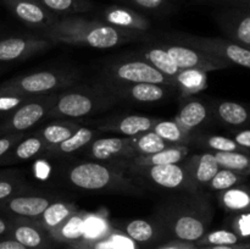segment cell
<instances>
[{"mask_svg": "<svg viewBox=\"0 0 250 249\" xmlns=\"http://www.w3.org/2000/svg\"><path fill=\"white\" fill-rule=\"evenodd\" d=\"M141 36V33L120 29L104 21L75 15L59 17L49 28L44 29L42 37L55 44L110 49L137 41Z\"/></svg>", "mask_w": 250, "mask_h": 249, "instance_id": "obj_1", "label": "cell"}, {"mask_svg": "<svg viewBox=\"0 0 250 249\" xmlns=\"http://www.w3.org/2000/svg\"><path fill=\"white\" fill-rule=\"evenodd\" d=\"M71 186L88 192H126L136 190L124 171L115 163L103 164L100 161H82L73 164L65 171Z\"/></svg>", "mask_w": 250, "mask_h": 249, "instance_id": "obj_2", "label": "cell"}, {"mask_svg": "<svg viewBox=\"0 0 250 249\" xmlns=\"http://www.w3.org/2000/svg\"><path fill=\"white\" fill-rule=\"evenodd\" d=\"M211 219V208L208 202L202 200L194 205L180 204L168 208L159 221L165 233L171 234L173 239L195 243L208 232Z\"/></svg>", "mask_w": 250, "mask_h": 249, "instance_id": "obj_3", "label": "cell"}, {"mask_svg": "<svg viewBox=\"0 0 250 249\" xmlns=\"http://www.w3.org/2000/svg\"><path fill=\"white\" fill-rule=\"evenodd\" d=\"M115 97L109 92L89 89H68L56 93L48 117L53 119H80L107 109L114 104Z\"/></svg>", "mask_w": 250, "mask_h": 249, "instance_id": "obj_4", "label": "cell"}, {"mask_svg": "<svg viewBox=\"0 0 250 249\" xmlns=\"http://www.w3.org/2000/svg\"><path fill=\"white\" fill-rule=\"evenodd\" d=\"M78 76L68 71H38L19 76L0 84V93H16L29 98H39L71 87Z\"/></svg>", "mask_w": 250, "mask_h": 249, "instance_id": "obj_5", "label": "cell"}, {"mask_svg": "<svg viewBox=\"0 0 250 249\" xmlns=\"http://www.w3.org/2000/svg\"><path fill=\"white\" fill-rule=\"evenodd\" d=\"M55 98L56 93L34 98L10 112L6 119L0 124V136L24 133L38 124L42 120L48 119L49 110L54 104Z\"/></svg>", "mask_w": 250, "mask_h": 249, "instance_id": "obj_6", "label": "cell"}, {"mask_svg": "<svg viewBox=\"0 0 250 249\" xmlns=\"http://www.w3.org/2000/svg\"><path fill=\"white\" fill-rule=\"evenodd\" d=\"M105 82L120 83H153L173 87L176 82L159 72L154 66L144 60L120 61L106 68Z\"/></svg>", "mask_w": 250, "mask_h": 249, "instance_id": "obj_7", "label": "cell"}, {"mask_svg": "<svg viewBox=\"0 0 250 249\" xmlns=\"http://www.w3.org/2000/svg\"><path fill=\"white\" fill-rule=\"evenodd\" d=\"M161 46L181 70H198L208 73L231 67L224 59L188 44H164Z\"/></svg>", "mask_w": 250, "mask_h": 249, "instance_id": "obj_8", "label": "cell"}, {"mask_svg": "<svg viewBox=\"0 0 250 249\" xmlns=\"http://www.w3.org/2000/svg\"><path fill=\"white\" fill-rule=\"evenodd\" d=\"M128 166L132 172L146 178L158 187L166 188V189H185L192 193L197 192L187 170L185 166L180 164L146 166V167L133 165Z\"/></svg>", "mask_w": 250, "mask_h": 249, "instance_id": "obj_9", "label": "cell"}, {"mask_svg": "<svg viewBox=\"0 0 250 249\" xmlns=\"http://www.w3.org/2000/svg\"><path fill=\"white\" fill-rule=\"evenodd\" d=\"M181 41L186 42L188 45L195 46L224 59L231 66L237 65L250 68V49L244 48L229 39L220 38V37L188 36Z\"/></svg>", "mask_w": 250, "mask_h": 249, "instance_id": "obj_10", "label": "cell"}, {"mask_svg": "<svg viewBox=\"0 0 250 249\" xmlns=\"http://www.w3.org/2000/svg\"><path fill=\"white\" fill-rule=\"evenodd\" d=\"M226 39L250 49V7L233 6L215 16Z\"/></svg>", "mask_w": 250, "mask_h": 249, "instance_id": "obj_11", "label": "cell"}, {"mask_svg": "<svg viewBox=\"0 0 250 249\" xmlns=\"http://www.w3.org/2000/svg\"><path fill=\"white\" fill-rule=\"evenodd\" d=\"M55 45L44 37H9L0 41V62L26 60Z\"/></svg>", "mask_w": 250, "mask_h": 249, "instance_id": "obj_12", "label": "cell"}, {"mask_svg": "<svg viewBox=\"0 0 250 249\" xmlns=\"http://www.w3.org/2000/svg\"><path fill=\"white\" fill-rule=\"evenodd\" d=\"M1 2L20 21L42 31L49 28L59 19L38 0H1Z\"/></svg>", "mask_w": 250, "mask_h": 249, "instance_id": "obj_13", "label": "cell"}, {"mask_svg": "<svg viewBox=\"0 0 250 249\" xmlns=\"http://www.w3.org/2000/svg\"><path fill=\"white\" fill-rule=\"evenodd\" d=\"M105 89L115 98H124L136 103H158L167 95L165 85L153 83L105 82Z\"/></svg>", "mask_w": 250, "mask_h": 249, "instance_id": "obj_14", "label": "cell"}, {"mask_svg": "<svg viewBox=\"0 0 250 249\" xmlns=\"http://www.w3.org/2000/svg\"><path fill=\"white\" fill-rule=\"evenodd\" d=\"M87 156L98 161H128L136 158L131 146V138L107 137L94 139L89 144Z\"/></svg>", "mask_w": 250, "mask_h": 249, "instance_id": "obj_15", "label": "cell"}, {"mask_svg": "<svg viewBox=\"0 0 250 249\" xmlns=\"http://www.w3.org/2000/svg\"><path fill=\"white\" fill-rule=\"evenodd\" d=\"M7 236L28 249H51L55 243L50 234L33 220L23 217H15L11 220V227Z\"/></svg>", "mask_w": 250, "mask_h": 249, "instance_id": "obj_16", "label": "cell"}, {"mask_svg": "<svg viewBox=\"0 0 250 249\" xmlns=\"http://www.w3.org/2000/svg\"><path fill=\"white\" fill-rule=\"evenodd\" d=\"M54 199L49 195L42 194H19L0 203V211L15 217L34 220L43 214Z\"/></svg>", "mask_w": 250, "mask_h": 249, "instance_id": "obj_17", "label": "cell"}, {"mask_svg": "<svg viewBox=\"0 0 250 249\" xmlns=\"http://www.w3.org/2000/svg\"><path fill=\"white\" fill-rule=\"evenodd\" d=\"M103 21L120 29L144 33L150 28L148 17L125 5H110L100 12Z\"/></svg>", "mask_w": 250, "mask_h": 249, "instance_id": "obj_18", "label": "cell"}, {"mask_svg": "<svg viewBox=\"0 0 250 249\" xmlns=\"http://www.w3.org/2000/svg\"><path fill=\"white\" fill-rule=\"evenodd\" d=\"M183 166L187 170L197 190L199 188L209 186L217 171L221 168L217 164L214 151H208V153L190 156L185 161Z\"/></svg>", "mask_w": 250, "mask_h": 249, "instance_id": "obj_19", "label": "cell"}, {"mask_svg": "<svg viewBox=\"0 0 250 249\" xmlns=\"http://www.w3.org/2000/svg\"><path fill=\"white\" fill-rule=\"evenodd\" d=\"M158 119L144 116V115H128V116L120 117V119L111 120L99 126V132H111V133L120 134L121 137L133 138L142 133L151 131Z\"/></svg>", "mask_w": 250, "mask_h": 249, "instance_id": "obj_20", "label": "cell"}, {"mask_svg": "<svg viewBox=\"0 0 250 249\" xmlns=\"http://www.w3.org/2000/svg\"><path fill=\"white\" fill-rule=\"evenodd\" d=\"M46 145L38 134V132L26 136L17 144H15L1 159L0 165H15V164L23 163L31 160L34 156H38L41 153H45Z\"/></svg>", "mask_w": 250, "mask_h": 249, "instance_id": "obj_21", "label": "cell"}, {"mask_svg": "<svg viewBox=\"0 0 250 249\" xmlns=\"http://www.w3.org/2000/svg\"><path fill=\"white\" fill-rule=\"evenodd\" d=\"M77 211V207L72 203L63 202V200H54L44 210L43 214L34 219L33 221L49 233V232L58 228L61 224H63L68 217H71Z\"/></svg>", "mask_w": 250, "mask_h": 249, "instance_id": "obj_22", "label": "cell"}, {"mask_svg": "<svg viewBox=\"0 0 250 249\" xmlns=\"http://www.w3.org/2000/svg\"><path fill=\"white\" fill-rule=\"evenodd\" d=\"M85 217L87 212H76L68 217L58 228L49 232L55 243L76 244L84 239L85 234Z\"/></svg>", "mask_w": 250, "mask_h": 249, "instance_id": "obj_23", "label": "cell"}, {"mask_svg": "<svg viewBox=\"0 0 250 249\" xmlns=\"http://www.w3.org/2000/svg\"><path fill=\"white\" fill-rule=\"evenodd\" d=\"M124 233L136 243L146 244L160 238L163 234H165V231L159 220L149 221L146 219H136L125 225Z\"/></svg>", "mask_w": 250, "mask_h": 249, "instance_id": "obj_24", "label": "cell"}, {"mask_svg": "<svg viewBox=\"0 0 250 249\" xmlns=\"http://www.w3.org/2000/svg\"><path fill=\"white\" fill-rule=\"evenodd\" d=\"M81 126H83V124L81 121H77V120L76 121L72 119L58 120V121L45 124L43 128L39 129L38 134L45 143L46 149H50L66 141Z\"/></svg>", "mask_w": 250, "mask_h": 249, "instance_id": "obj_25", "label": "cell"}, {"mask_svg": "<svg viewBox=\"0 0 250 249\" xmlns=\"http://www.w3.org/2000/svg\"><path fill=\"white\" fill-rule=\"evenodd\" d=\"M188 156V148L186 145H172L159 153L146 156H137L132 160L125 161L128 165L146 167V166L168 165V164H180Z\"/></svg>", "mask_w": 250, "mask_h": 249, "instance_id": "obj_26", "label": "cell"}, {"mask_svg": "<svg viewBox=\"0 0 250 249\" xmlns=\"http://www.w3.org/2000/svg\"><path fill=\"white\" fill-rule=\"evenodd\" d=\"M98 132L99 131H95V129L89 128V127L81 126L77 131L73 132L72 136L68 137L62 143L58 144V145L53 146L50 149H46L45 154L53 156H65L76 153V151L89 145L94 141Z\"/></svg>", "mask_w": 250, "mask_h": 249, "instance_id": "obj_27", "label": "cell"}, {"mask_svg": "<svg viewBox=\"0 0 250 249\" xmlns=\"http://www.w3.org/2000/svg\"><path fill=\"white\" fill-rule=\"evenodd\" d=\"M219 202L226 211L242 214L250 211V188L241 185L222 190L219 194Z\"/></svg>", "mask_w": 250, "mask_h": 249, "instance_id": "obj_28", "label": "cell"}, {"mask_svg": "<svg viewBox=\"0 0 250 249\" xmlns=\"http://www.w3.org/2000/svg\"><path fill=\"white\" fill-rule=\"evenodd\" d=\"M208 117H209V110L207 105L199 100H192L181 107L180 111L176 114L175 121L190 132L204 124Z\"/></svg>", "mask_w": 250, "mask_h": 249, "instance_id": "obj_29", "label": "cell"}, {"mask_svg": "<svg viewBox=\"0 0 250 249\" xmlns=\"http://www.w3.org/2000/svg\"><path fill=\"white\" fill-rule=\"evenodd\" d=\"M214 114L220 122L234 127L243 126L250 120V112L244 105L227 100L214 105Z\"/></svg>", "mask_w": 250, "mask_h": 249, "instance_id": "obj_30", "label": "cell"}, {"mask_svg": "<svg viewBox=\"0 0 250 249\" xmlns=\"http://www.w3.org/2000/svg\"><path fill=\"white\" fill-rule=\"evenodd\" d=\"M142 58L144 59V61L154 66L159 72L176 82V77L181 72V68L176 65L175 61L171 59L163 46H150L144 49L142 51Z\"/></svg>", "mask_w": 250, "mask_h": 249, "instance_id": "obj_31", "label": "cell"}, {"mask_svg": "<svg viewBox=\"0 0 250 249\" xmlns=\"http://www.w3.org/2000/svg\"><path fill=\"white\" fill-rule=\"evenodd\" d=\"M46 10L58 17L75 16L85 14L94 9L90 0H38Z\"/></svg>", "mask_w": 250, "mask_h": 249, "instance_id": "obj_32", "label": "cell"}, {"mask_svg": "<svg viewBox=\"0 0 250 249\" xmlns=\"http://www.w3.org/2000/svg\"><path fill=\"white\" fill-rule=\"evenodd\" d=\"M176 87L182 97L203 92L208 87V73L198 70H181L176 77Z\"/></svg>", "mask_w": 250, "mask_h": 249, "instance_id": "obj_33", "label": "cell"}, {"mask_svg": "<svg viewBox=\"0 0 250 249\" xmlns=\"http://www.w3.org/2000/svg\"><path fill=\"white\" fill-rule=\"evenodd\" d=\"M131 146L137 158V156H146L159 153L164 149L172 146V144L161 138L154 131H148L131 138Z\"/></svg>", "mask_w": 250, "mask_h": 249, "instance_id": "obj_34", "label": "cell"}, {"mask_svg": "<svg viewBox=\"0 0 250 249\" xmlns=\"http://www.w3.org/2000/svg\"><path fill=\"white\" fill-rule=\"evenodd\" d=\"M217 164L243 176L250 175V154L248 151H214Z\"/></svg>", "mask_w": 250, "mask_h": 249, "instance_id": "obj_35", "label": "cell"}, {"mask_svg": "<svg viewBox=\"0 0 250 249\" xmlns=\"http://www.w3.org/2000/svg\"><path fill=\"white\" fill-rule=\"evenodd\" d=\"M151 131L172 145H185L190 137V132L180 126L175 120H159Z\"/></svg>", "mask_w": 250, "mask_h": 249, "instance_id": "obj_36", "label": "cell"}, {"mask_svg": "<svg viewBox=\"0 0 250 249\" xmlns=\"http://www.w3.org/2000/svg\"><path fill=\"white\" fill-rule=\"evenodd\" d=\"M247 242L242 238L239 234L232 229H215V231L207 232L199 241L195 242L198 247H209V246H229V244H237Z\"/></svg>", "mask_w": 250, "mask_h": 249, "instance_id": "obj_37", "label": "cell"}, {"mask_svg": "<svg viewBox=\"0 0 250 249\" xmlns=\"http://www.w3.org/2000/svg\"><path fill=\"white\" fill-rule=\"evenodd\" d=\"M247 181V176L239 175L227 168H220L216 175L209 183V188L215 192H222V190L229 189L236 186L243 185Z\"/></svg>", "mask_w": 250, "mask_h": 249, "instance_id": "obj_38", "label": "cell"}, {"mask_svg": "<svg viewBox=\"0 0 250 249\" xmlns=\"http://www.w3.org/2000/svg\"><path fill=\"white\" fill-rule=\"evenodd\" d=\"M112 229L105 222L103 217L98 215L87 214L85 217V234L84 239H99L107 237Z\"/></svg>", "mask_w": 250, "mask_h": 249, "instance_id": "obj_39", "label": "cell"}, {"mask_svg": "<svg viewBox=\"0 0 250 249\" xmlns=\"http://www.w3.org/2000/svg\"><path fill=\"white\" fill-rule=\"evenodd\" d=\"M122 2L125 6L132 7V9L143 10L146 12L153 14H164L171 7L170 0H116Z\"/></svg>", "mask_w": 250, "mask_h": 249, "instance_id": "obj_40", "label": "cell"}, {"mask_svg": "<svg viewBox=\"0 0 250 249\" xmlns=\"http://www.w3.org/2000/svg\"><path fill=\"white\" fill-rule=\"evenodd\" d=\"M26 187L20 178L12 176H0V203L19 194Z\"/></svg>", "mask_w": 250, "mask_h": 249, "instance_id": "obj_41", "label": "cell"}, {"mask_svg": "<svg viewBox=\"0 0 250 249\" xmlns=\"http://www.w3.org/2000/svg\"><path fill=\"white\" fill-rule=\"evenodd\" d=\"M204 144L214 151H247L233 139L224 136H208L204 139Z\"/></svg>", "mask_w": 250, "mask_h": 249, "instance_id": "obj_42", "label": "cell"}, {"mask_svg": "<svg viewBox=\"0 0 250 249\" xmlns=\"http://www.w3.org/2000/svg\"><path fill=\"white\" fill-rule=\"evenodd\" d=\"M31 99H34V98L16 94V93H0V114L9 115L10 112Z\"/></svg>", "mask_w": 250, "mask_h": 249, "instance_id": "obj_43", "label": "cell"}, {"mask_svg": "<svg viewBox=\"0 0 250 249\" xmlns=\"http://www.w3.org/2000/svg\"><path fill=\"white\" fill-rule=\"evenodd\" d=\"M232 231L242 237L244 241L250 242V211L237 214L232 222Z\"/></svg>", "mask_w": 250, "mask_h": 249, "instance_id": "obj_44", "label": "cell"}, {"mask_svg": "<svg viewBox=\"0 0 250 249\" xmlns=\"http://www.w3.org/2000/svg\"><path fill=\"white\" fill-rule=\"evenodd\" d=\"M109 237L111 238V241L114 242L116 249H138L137 243L134 241H132L127 234H125L124 232L115 231L112 229L110 232Z\"/></svg>", "mask_w": 250, "mask_h": 249, "instance_id": "obj_45", "label": "cell"}, {"mask_svg": "<svg viewBox=\"0 0 250 249\" xmlns=\"http://www.w3.org/2000/svg\"><path fill=\"white\" fill-rule=\"evenodd\" d=\"M26 133H14L6 134V136H0V159L15 145L19 143L22 138H24Z\"/></svg>", "mask_w": 250, "mask_h": 249, "instance_id": "obj_46", "label": "cell"}, {"mask_svg": "<svg viewBox=\"0 0 250 249\" xmlns=\"http://www.w3.org/2000/svg\"><path fill=\"white\" fill-rule=\"evenodd\" d=\"M78 244L87 249H116L114 242L111 241L109 236L99 239H83Z\"/></svg>", "mask_w": 250, "mask_h": 249, "instance_id": "obj_47", "label": "cell"}, {"mask_svg": "<svg viewBox=\"0 0 250 249\" xmlns=\"http://www.w3.org/2000/svg\"><path fill=\"white\" fill-rule=\"evenodd\" d=\"M233 141L244 150H250V129H243L234 134Z\"/></svg>", "mask_w": 250, "mask_h": 249, "instance_id": "obj_48", "label": "cell"}, {"mask_svg": "<svg viewBox=\"0 0 250 249\" xmlns=\"http://www.w3.org/2000/svg\"><path fill=\"white\" fill-rule=\"evenodd\" d=\"M0 249H28L27 247H24L23 244H21L20 242L15 241L14 238H2L0 239Z\"/></svg>", "mask_w": 250, "mask_h": 249, "instance_id": "obj_49", "label": "cell"}, {"mask_svg": "<svg viewBox=\"0 0 250 249\" xmlns=\"http://www.w3.org/2000/svg\"><path fill=\"white\" fill-rule=\"evenodd\" d=\"M203 249H250V242H242L237 244H229V246H209L202 247Z\"/></svg>", "mask_w": 250, "mask_h": 249, "instance_id": "obj_50", "label": "cell"}, {"mask_svg": "<svg viewBox=\"0 0 250 249\" xmlns=\"http://www.w3.org/2000/svg\"><path fill=\"white\" fill-rule=\"evenodd\" d=\"M187 244L188 242H181V241H176V239H173V241L164 244V246H161L160 248L158 249H182L183 247L187 246Z\"/></svg>", "mask_w": 250, "mask_h": 249, "instance_id": "obj_51", "label": "cell"}, {"mask_svg": "<svg viewBox=\"0 0 250 249\" xmlns=\"http://www.w3.org/2000/svg\"><path fill=\"white\" fill-rule=\"evenodd\" d=\"M10 227H11V220L9 221V220L0 216V237L7 236L10 232Z\"/></svg>", "mask_w": 250, "mask_h": 249, "instance_id": "obj_52", "label": "cell"}, {"mask_svg": "<svg viewBox=\"0 0 250 249\" xmlns=\"http://www.w3.org/2000/svg\"><path fill=\"white\" fill-rule=\"evenodd\" d=\"M236 6H246L250 7V0H234Z\"/></svg>", "mask_w": 250, "mask_h": 249, "instance_id": "obj_53", "label": "cell"}, {"mask_svg": "<svg viewBox=\"0 0 250 249\" xmlns=\"http://www.w3.org/2000/svg\"><path fill=\"white\" fill-rule=\"evenodd\" d=\"M65 249H87V248H84V247L77 243V244H67Z\"/></svg>", "mask_w": 250, "mask_h": 249, "instance_id": "obj_54", "label": "cell"}, {"mask_svg": "<svg viewBox=\"0 0 250 249\" xmlns=\"http://www.w3.org/2000/svg\"><path fill=\"white\" fill-rule=\"evenodd\" d=\"M182 249H203L202 247H198V246H195L194 243H188L187 246H185L183 247Z\"/></svg>", "mask_w": 250, "mask_h": 249, "instance_id": "obj_55", "label": "cell"}, {"mask_svg": "<svg viewBox=\"0 0 250 249\" xmlns=\"http://www.w3.org/2000/svg\"><path fill=\"white\" fill-rule=\"evenodd\" d=\"M219 1H225V2H227V4H232L233 6H236V2H234V0H219Z\"/></svg>", "mask_w": 250, "mask_h": 249, "instance_id": "obj_56", "label": "cell"}]
</instances>
